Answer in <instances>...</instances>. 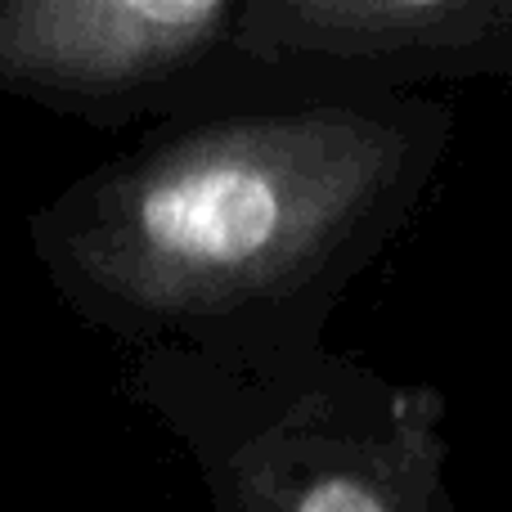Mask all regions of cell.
Returning a JSON list of instances; mask_svg holds the SVG:
<instances>
[{
  "label": "cell",
  "instance_id": "3957f363",
  "mask_svg": "<svg viewBox=\"0 0 512 512\" xmlns=\"http://www.w3.org/2000/svg\"><path fill=\"white\" fill-rule=\"evenodd\" d=\"M239 0H0V95L117 131L265 104Z\"/></svg>",
  "mask_w": 512,
  "mask_h": 512
},
{
  "label": "cell",
  "instance_id": "6da1fadb",
  "mask_svg": "<svg viewBox=\"0 0 512 512\" xmlns=\"http://www.w3.org/2000/svg\"><path fill=\"white\" fill-rule=\"evenodd\" d=\"M450 144L436 95L180 117L68 180L27 239L54 297L122 355L270 369L324 351Z\"/></svg>",
  "mask_w": 512,
  "mask_h": 512
},
{
  "label": "cell",
  "instance_id": "7a4b0ae2",
  "mask_svg": "<svg viewBox=\"0 0 512 512\" xmlns=\"http://www.w3.org/2000/svg\"><path fill=\"white\" fill-rule=\"evenodd\" d=\"M122 391L189 454L207 512H459L450 400L355 351H310L252 373L180 355H122Z\"/></svg>",
  "mask_w": 512,
  "mask_h": 512
},
{
  "label": "cell",
  "instance_id": "277c9868",
  "mask_svg": "<svg viewBox=\"0 0 512 512\" xmlns=\"http://www.w3.org/2000/svg\"><path fill=\"white\" fill-rule=\"evenodd\" d=\"M234 50L265 104L423 95L512 77V0H239Z\"/></svg>",
  "mask_w": 512,
  "mask_h": 512
}]
</instances>
